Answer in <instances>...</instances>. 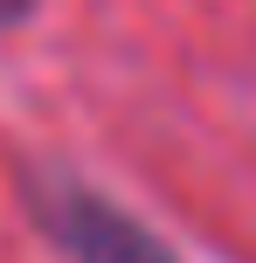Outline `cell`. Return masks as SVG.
<instances>
[{
    "instance_id": "cell-1",
    "label": "cell",
    "mask_w": 256,
    "mask_h": 263,
    "mask_svg": "<svg viewBox=\"0 0 256 263\" xmlns=\"http://www.w3.org/2000/svg\"><path fill=\"white\" fill-rule=\"evenodd\" d=\"M55 229H63V242L76 250V263H173L146 229H132L118 208H104V201H90V194H69L63 215H55Z\"/></svg>"
}]
</instances>
